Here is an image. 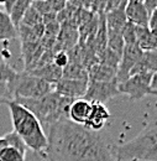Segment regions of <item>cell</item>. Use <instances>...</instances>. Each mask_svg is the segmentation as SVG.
Wrapping results in <instances>:
<instances>
[{
	"label": "cell",
	"mask_w": 157,
	"mask_h": 161,
	"mask_svg": "<svg viewBox=\"0 0 157 161\" xmlns=\"http://www.w3.org/2000/svg\"><path fill=\"white\" fill-rule=\"evenodd\" d=\"M48 145L43 153L50 161H119L114 146L99 131L64 119L48 129Z\"/></svg>",
	"instance_id": "cell-1"
},
{
	"label": "cell",
	"mask_w": 157,
	"mask_h": 161,
	"mask_svg": "<svg viewBox=\"0 0 157 161\" xmlns=\"http://www.w3.org/2000/svg\"><path fill=\"white\" fill-rule=\"evenodd\" d=\"M10 112L14 131L25 142L29 151L42 154L46 151L48 139L37 118L24 105L13 101L6 104Z\"/></svg>",
	"instance_id": "cell-2"
},
{
	"label": "cell",
	"mask_w": 157,
	"mask_h": 161,
	"mask_svg": "<svg viewBox=\"0 0 157 161\" xmlns=\"http://www.w3.org/2000/svg\"><path fill=\"white\" fill-rule=\"evenodd\" d=\"M73 101L74 99L66 98L55 91L39 99H15L37 118L43 130H48L56 123L68 119L69 107Z\"/></svg>",
	"instance_id": "cell-3"
},
{
	"label": "cell",
	"mask_w": 157,
	"mask_h": 161,
	"mask_svg": "<svg viewBox=\"0 0 157 161\" xmlns=\"http://www.w3.org/2000/svg\"><path fill=\"white\" fill-rule=\"evenodd\" d=\"M119 161H157V126L146 128L134 139L114 146Z\"/></svg>",
	"instance_id": "cell-4"
},
{
	"label": "cell",
	"mask_w": 157,
	"mask_h": 161,
	"mask_svg": "<svg viewBox=\"0 0 157 161\" xmlns=\"http://www.w3.org/2000/svg\"><path fill=\"white\" fill-rule=\"evenodd\" d=\"M10 91L14 96V101L18 98L24 99H39L48 93L53 92V86L36 77L29 72H18L16 78L11 82Z\"/></svg>",
	"instance_id": "cell-5"
},
{
	"label": "cell",
	"mask_w": 157,
	"mask_h": 161,
	"mask_svg": "<svg viewBox=\"0 0 157 161\" xmlns=\"http://www.w3.org/2000/svg\"><path fill=\"white\" fill-rule=\"evenodd\" d=\"M152 75H134L118 84L120 94H126L131 101H141L146 96H157L151 88Z\"/></svg>",
	"instance_id": "cell-6"
},
{
	"label": "cell",
	"mask_w": 157,
	"mask_h": 161,
	"mask_svg": "<svg viewBox=\"0 0 157 161\" xmlns=\"http://www.w3.org/2000/svg\"><path fill=\"white\" fill-rule=\"evenodd\" d=\"M118 83L116 82H95L89 80L87 92L83 97V99L88 101L89 103H100L105 104L111 98L119 96Z\"/></svg>",
	"instance_id": "cell-7"
},
{
	"label": "cell",
	"mask_w": 157,
	"mask_h": 161,
	"mask_svg": "<svg viewBox=\"0 0 157 161\" xmlns=\"http://www.w3.org/2000/svg\"><path fill=\"white\" fill-rule=\"evenodd\" d=\"M142 52L143 51L138 47V45H125V47L122 50V53H121V58L119 62L118 73H116L118 84L126 80L130 77V73L138 62Z\"/></svg>",
	"instance_id": "cell-8"
},
{
	"label": "cell",
	"mask_w": 157,
	"mask_h": 161,
	"mask_svg": "<svg viewBox=\"0 0 157 161\" xmlns=\"http://www.w3.org/2000/svg\"><path fill=\"white\" fill-rule=\"evenodd\" d=\"M88 80H66L62 78L58 83L53 86L55 92L58 94L71 98V99H80L84 97L87 88H88Z\"/></svg>",
	"instance_id": "cell-9"
},
{
	"label": "cell",
	"mask_w": 157,
	"mask_h": 161,
	"mask_svg": "<svg viewBox=\"0 0 157 161\" xmlns=\"http://www.w3.org/2000/svg\"><path fill=\"white\" fill-rule=\"evenodd\" d=\"M125 14L127 22H131L136 26L149 27V13L145 8L143 1L140 0H130L126 3Z\"/></svg>",
	"instance_id": "cell-10"
},
{
	"label": "cell",
	"mask_w": 157,
	"mask_h": 161,
	"mask_svg": "<svg viewBox=\"0 0 157 161\" xmlns=\"http://www.w3.org/2000/svg\"><path fill=\"white\" fill-rule=\"evenodd\" d=\"M109 119H110V112L105 104L92 103V110L89 118L83 126L92 131H99L105 126Z\"/></svg>",
	"instance_id": "cell-11"
},
{
	"label": "cell",
	"mask_w": 157,
	"mask_h": 161,
	"mask_svg": "<svg viewBox=\"0 0 157 161\" xmlns=\"http://www.w3.org/2000/svg\"><path fill=\"white\" fill-rule=\"evenodd\" d=\"M127 1H122L118 9L109 11L105 14V22H106V32L108 35H122V30L126 25V14L125 6Z\"/></svg>",
	"instance_id": "cell-12"
},
{
	"label": "cell",
	"mask_w": 157,
	"mask_h": 161,
	"mask_svg": "<svg viewBox=\"0 0 157 161\" xmlns=\"http://www.w3.org/2000/svg\"><path fill=\"white\" fill-rule=\"evenodd\" d=\"M92 110V103L80 98L74 99L73 103L69 107V113H68V119L78 125H84L85 121L88 120L89 114Z\"/></svg>",
	"instance_id": "cell-13"
},
{
	"label": "cell",
	"mask_w": 157,
	"mask_h": 161,
	"mask_svg": "<svg viewBox=\"0 0 157 161\" xmlns=\"http://www.w3.org/2000/svg\"><path fill=\"white\" fill-rule=\"evenodd\" d=\"M157 72V51H143L130 76L134 75H155Z\"/></svg>",
	"instance_id": "cell-14"
},
{
	"label": "cell",
	"mask_w": 157,
	"mask_h": 161,
	"mask_svg": "<svg viewBox=\"0 0 157 161\" xmlns=\"http://www.w3.org/2000/svg\"><path fill=\"white\" fill-rule=\"evenodd\" d=\"M116 69L98 62L88 68V80L95 82H116Z\"/></svg>",
	"instance_id": "cell-15"
},
{
	"label": "cell",
	"mask_w": 157,
	"mask_h": 161,
	"mask_svg": "<svg viewBox=\"0 0 157 161\" xmlns=\"http://www.w3.org/2000/svg\"><path fill=\"white\" fill-rule=\"evenodd\" d=\"M29 73H31L36 77H40L41 80H43L45 82H47L52 86H55L56 83H58L59 80H62V68L57 67L53 62L45 64L40 68H36Z\"/></svg>",
	"instance_id": "cell-16"
},
{
	"label": "cell",
	"mask_w": 157,
	"mask_h": 161,
	"mask_svg": "<svg viewBox=\"0 0 157 161\" xmlns=\"http://www.w3.org/2000/svg\"><path fill=\"white\" fill-rule=\"evenodd\" d=\"M136 43L142 51H157V42L149 27L136 26Z\"/></svg>",
	"instance_id": "cell-17"
},
{
	"label": "cell",
	"mask_w": 157,
	"mask_h": 161,
	"mask_svg": "<svg viewBox=\"0 0 157 161\" xmlns=\"http://www.w3.org/2000/svg\"><path fill=\"white\" fill-rule=\"evenodd\" d=\"M16 37H19L18 29L13 25L9 15L0 9V41L14 40Z\"/></svg>",
	"instance_id": "cell-18"
},
{
	"label": "cell",
	"mask_w": 157,
	"mask_h": 161,
	"mask_svg": "<svg viewBox=\"0 0 157 161\" xmlns=\"http://www.w3.org/2000/svg\"><path fill=\"white\" fill-rule=\"evenodd\" d=\"M32 1H29V0H15L10 13H9V18L13 22V25L19 30L20 24L24 19V15L25 13L27 11V9L31 6Z\"/></svg>",
	"instance_id": "cell-19"
},
{
	"label": "cell",
	"mask_w": 157,
	"mask_h": 161,
	"mask_svg": "<svg viewBox=\"0 0 157 161\" xmlns=\"http://www.w3.org/2000/svg\"><path fill=\"white\" fill-rule=\"evenodd\" d=\"M62 78H66V80H88V69L80 63L69 62L62 69Z\"/></svg>",
	"instance_id": "cell-20"
},
{
	"label": "cell",
	"mask_w": 157,
	"mask_h": 161,
	"mask_svg": "<svg viewBox=\"0 0 157 161\" xmlns=\"http://www.w3.org/2000/svg\"><path fill=\"white\" fill-rule=\"evenodd\" d=\"M26 149H20L16 146H5L0 151V161H26Z\"/></svg>",
	"instance_id": "cell-21"
},
{
	"label": "cell",
	"mask_w": 157,
	"mask_h": 161,
	"mask_svg": "<svg viewBox=\"0 0 157 161\" xmlns=\"http://www.w3.org/2000/svg\"><path fill=\"white\" fill-rule=\"evenodd\" d=\"M9 145L16 146V147H20V149H26V150H29V149L26 147L25 142L20 139V136L15 131H10V133H8V134L0 136V151H1L5 146H9Z\"/></svg>",
	"instance_id": "cell-22"
},
{
	"label": "cell",
	"mask_w": 157,
	"mask_h": 161,
	"mask_svg": "<svg viewBox=\"0 0 157 161\" xmlns=\"http://www.w3.org/2000/svg\"><path fill=\"white\" fill-rule=\"evenodd\" d=\"M42 24V15L39 14V11L36 9L32 8V5L27 9V11L24 15V19L21 21L20 26H25V27H34L36 25Z\"/></svg>",
	"instance_id": "cell-23"
},
{
	"label": "cell",
	"mask_w": 157,
	"mask_h": 161,
	"mask_svg": "<svg viewBox=\"0 0 157 161\" xmlns=\"http://www.w3.org/2000/svg\"><path fill=\"white\" fill-rule=\"evenodd\" d=\"M16 76H18V72L6 61L0 63V80L6 82L10 87L11 82L16 78Z\"/></svg>",
	"instance_id": "cell-24"
},
{
	"label": "cell",
	"mask_w": 157,
	"mask_h": 161,
	"mask_svg": "<svg viewBox=\"0 0 157 161\" xmlns=\"http://www.w3.org/2000/svg\"><path fill=\"white\" fill-rule=\"evenodd\" d=\"M122 40L125 45H138L136 43V25L126 22L122 30Z\"/></svg>",
	"instance_id": "cell-25"
},
{
	"label": "cell",
	"mask_w": 157,
	"mask_h": 161,
	"mask_svg": "<svg viewBox=\"0 0 157 161\" xmlns=\"http://www.w3.org/2000/svg\"><path fill=\"white\" fill-rule=\"evenodd\" d=\"M14 101V96L10 91V87L6 82L0 80V103L8 104L10 102Z\"/></svg>",
	"instance_id": "cell-26"
},
{
	"label": "cell",
	"mask_w": 157,
	"mask_h": 161,
	"mask_svg": "<svg viewBox=\"0 0 157 161\" xmlns=\"http://www.w3.org/2000/svg\"><path fill=\"white\" fill-rule=\"evenodd\" d=\"M31 5H32L34 9H36L39 11V14H41L42 16L47 15L50 13H53L52 11V6H51V1H32Z\"/></svg>",
	"instance_id": "cell-27"
},
{
	"label": "cell",
	"mask_w": 157,
	"mask_h": 161,
	"mask_svg": "<svg viewBox=\"0 0 157 161\" xmlns=\"http://www.w3.org/2000/svg\"><path fill=\"white\" fill-rule=\"evenodd\" d=\"M53 63L59 67V68H64L68 63H69V57H68V53L67 52H64V51H59L57 52L56 55H55V57H53Z\"/></svg>",
	"instance_id": "cell-28"
},
{
	"label": "cell",
	"mask_w": 157,
	"mask_h": 161,
	"mask_svg": "<svg viewBox=\"0 0 157 161\" xmlns=\"http://www.w3.org/2000/svg\"><path fill=\"white\" fill-rule=\"evenodd\" d=\"M26 161H50L46 155L42 153V154H39V153H32V151H27V155H26Z\"/></svg>",
	"instance_id": "cell-29"
},
{
	"label": "cell",
	"mask_w": 157,
	"mask_h": 161,
	"mask_svg": "<svg viewBox=\"0 0 157 161\" xmlns=\"http://www.w3.org/2000/svg\"><path fill=\"white\" fill-rule=\"evenodd\" d=\"M143 4H145V8L149 13V16L151 15L152 11L157 10V0H146V1H143Z\"/></svg>",
	"instance_id": "cell-30"
},
{
	"label": "cell",
	"mask_w": 157,
	"mask_h": 161,
	"mask_svg": "<svg viewBox=\"0 0 157 161\" xmlns=\"http://www.w3.org/2000/svg\"><path fill=\"white\" fill-rule=\"evenodd\" d=\"M149 29L150 30H157V10L152 11L149 19Z\"/></svg>",
	"instance_id": "cell-31"
},
{
	"label": "cell",
	"mask_w": 157,
	"mask_h": 161,
	"mask_svg": "<svg viewBox=\"0 0 157 161\" xmlns=\"http://www.w3.org/2000/svg\"><path fill=\"white\" fill-rule=\"evenodd\" d=\"M151 88H152V91L157 94V72L152 76V80H151Z\"/></svg>",
	"instance_id": "cell-32"
},
{
	"label": "cell",
	"mask_w": 157,
	"mask_h": 161,
	"mask_svg": "<svg viewBox=\"0 0 157 161\" xmlns=\"http://www.w3.org/2000/svg\"><path fill=\"white\" fill-rule=\"evenodd\" d=\"M152 31V35H154V37H155V40L157 42V30H151Z\"/></svg>",
	"instance_id": "cell-33"
},
{
	"label": "cell",
	"mask_w": 157,
	"mask_h": 161,
	"mask_svg": "<svg viewBox=\"0 0 157 161\" xmlns=\"http://www.w3.org/2000/svg\"><path fill=\"white\" fill-rule=\"evenodd\" d=\"M5 61H6V60L4 58V55L0 52V63H1V62H5Z\"/></svg>",
	"instance_id": "cell-34"
}]
</instances>
